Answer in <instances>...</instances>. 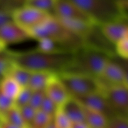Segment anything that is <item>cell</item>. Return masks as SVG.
Listing matches in <instances>:
<instances>
[{"label":"cell","instance_id":"obj_3","mask_svg":"<svg viewBox=\"0 0 128 128\" xmlns=\"http://www.w3.org/2000/svg\"><path fill=\"white\" fill-rule=\"evenodd\" d=\"M97 26L126 20L118 8L116 0H73Z\"/></svg>","mask_w":128,"mask_h":128},{"label":"cell","instance_id":"obj_31","mask_svg":"<svg viewBox=\"0 0 128 128\" xmlns=\"http://www.w3.org/2000/svg\"><path fill=\"white\" fill-rule=\"evenodd\" d=\"M14 106V100L6 97L0 92V121H2L6 112Z\"/></svg>","mask_w":128,"mask_h":128},{"label":"cell","instance_id":"obj_17","mask_svg":"<svg viewBox=\"0 0 128 128\" xmlns=\"http://www.w3.org/2000/svg\"><path fill=\"white\" fill-rule=\"evenodd\" d=\"M32 72L13 62L7 76L12 78L22 88L26 87Z\"/></svg>","mask_w":128,"mask_h":128},{"label":"cell","instance_id":"obj_2","mask_svg":"<svg viewBox=\"0 0 128 128\" xmlns=\"http://www.w3.org/2000/svg\"><path fill=\"white\" fill-rule=\"evenodd\" d=\"M31 38H47L54 41L68 52L75 53L84 47V40L65 28L54 16L44 24L30 32Z\"/></svg>","mask_w":128,"mask_h":128},{"label":"cell","instance_id":"obj_38","mask_svg":"<svg viewBox=\"0 0 128 128\" xmlns=\"http://www.w3.org/2000/svg\"><path fill=\"white\" fill-rule=\"evenodd\" d=\"M6 49V46L0 40V52L3 51L4 50Z\"/></svg>","mask_w":128,"mask_h":128},{"label":"cell","instance_id":"obj_19","mask_svg":"<svg viewBox=\"0 0 128 128\" xmlns=\"http://www.w3.org/2000/svg\"><path fill=\"white\" fill-rule=\"evenodd\" d=\"M24 5L34 8L53 16L54 0H26Z\"/></svg>","mask_w":128,"mask_h":128},{"label":"cell","instance_id":"obj_8","mask_svg":"<svg viewBox=\"0 0 128 128\" xmlns=\"http://www.w3.org/2000/svg\"><path fill=\"white\" fill-rule=\"evenodd\" d=\"M52 16L94 24L84 11L75 4L73 0H54Z\"/></svg>","mask_w":128,"mask_h":128},{"label":"cell","instance_id":"obj_15","mask_svg":"<svg viewBox=\"0 0 128 128\" xmlns=\"http://www.w3.org/2000/svg\"><path fill=\"white\" fill-rule=\"evenodd\" d=\"M82 109L84 122L89 128H106L108 121L101 114L83 105Z\"/></svg>","mask_w":128,"mask_h":128},{"label":"cell","instance_id":"obj_18","mask_svg":"<svg viewBox=\"0 0 128 128\" xmlns=\"http://www.w3.org/2000/svg\"><path fill=\"white\" fill-rule=\"evenodd\" d=\"M52 74L47 72H32L26 87L32 91L44 88L48 80Z\"/></svg>","mask_w":128,"mask_h":128},{"label":"cell","instance_id":"obj_33","mask_svg":"<svg viewBox=\"0 0 128 128\" xmlns=\"http://www.w3.org/2000/svg\"><path fill=\"white\" fill-rule=\"evenodd\" d=\"M118 8L122 16L128 19V0H116Z\"/></svg>","mask_w":128,"mask_h":128},{"label":"cell","instance_id":"obj_35","mask_svg":"<svg viewBox=\"0 0 128 128\" xmlns=\"http://www.w3.org/2000/svg\"><path fill=\"white\" fill-rule=\"evenodd\" d=\"M71 128H89L84 122H75L71 123Z\"/></svg>","mask_w":128,"mask_h":128},{"label":"cell","instance_id":"obj_23","mask_svg":"<svg viewBox=\"0 0 128 128\" xmlns=\"http://www.w3.org/2000/svg\"><path fill=\"white\" fill-rule=\"evenodd\" d=\"M13 64L10 55V50H4L0 52V81L8 75Z\"/></svg>","mask_w":128,"mask_h":128},{"label":"cell","instance_id":"obj_13","mask_svg":"<svg viewBox=\"0 0 128 128\" xmlns=\"http://www.w3.org/2000/svg\"><path fill=\"white\" fill-rule=\"evenodd\" d=\"M100 27L102 34L114 45L122 38L128 34V20H126L105 24Z\"/></svg>","mask_w":128,"mask_h":128},{"label":"cell","instance_id":"obj_6","mask_svg":"<svg viewBox=\"0 0 128 128\" xmlns=\"http://www.w3.org/2000/svg\"><path fill=\"white\" fill-rule=\"evenodd\" d=\"M52 16L46 12L23 5L12 14V20L16 24L30 34L31 31L44 24Z\"/></svg>","mask_w":128,"mask_h":128},{"label":"cell","instance_id":"obj_30","mask_svg":"<svg viewBox=\"0 0 128 128\" xmlns=\"http://www.w3.org/2000/svg\"><path fill=\"white\" fill-rule=\"evenodd\" d=\"M58 108V107L46 95L38 111H41L50 116H54Z\"/></svg>","mask_w":128,"mask_h":128},{"label":"cell","instance_id":"obj_5","mask_svg":"<svg viewBox=\"0 0 128 128\" xmlns=\"http://www.w3.org/2000/svg\"><path fill=\"white\" fill-rule=\"evenodd\" d=\"M58 75L71 97L78 98L102 92L100 81L94 76L74 72H62Z\"/></svg>","mask_w":128,"mask_h":128},{"label":"cell","instance_id":"obj_27","mask_svg":"<svg viewBox=\"0 0 128 128\" xmlns=\"http://www.w3.org/2000/svg\"><path fill=\"white\" fill-rule=\"evenodd\" d=\"M115 52L118 56L127 60L128 57V34L124 36L114 45Z\"/></svg>","mask_w":128,"mask_h":128},{"label":"cell","instance_id":"obj_24","mask_svg":"<svg viewBox=\"0 0 128 128\" xmlns=\"http://www.w3.org/2000/svg\"><path fill=\"white\" fill-rule=\"evenodd\" d=\"M32 91L28 87L22 88L20 93L14 100V106L18 109H20L29 104L30 98Z\"/></svg>","mask_w":128,"mask_h":128},{"label":"cell","instance_id":"obj_22","mask_svg":"<svg viewBox=\"0 0 128 128\" xmlns=\"http://www.w3.org/2000/svg\"><path fill=\"white\" fill-rule=\"evenodd\" d=\"M38 46L36 50L46 52H68L62 47L54 41L47 38H42L37 40Z\"/></svg>","mask_w":128,"mask_h":128},{"label":"cell","instance_id":"obj_16","mask_svg":"<svg viewBox=\"0 0 128 128\" xmlns=\"http://www.w3.org/2000/svg\"><path fill=\"white\" fill-rule=\"evenodd\" d=\"M22 87L10 76H5L0 81V92L10 99L14 100Z\"/></svg>","mask_w":128,"mask_h":128},{"label":"cell","instance_id":"obj_10","mask_svg":"<svg viewBox=\"0 0 128 128\" xmlns=\"http://www.w3.org/2000/svg\"><path fill=\"white\" fill-rule=\"evenodd\" d=\"M76 99L83 106L100 112L108 121L118 115L111 107L106 97L101 93L94 94Z\"/></svg>","mask_w":128,"mask_h":128},{"label":"cell","instance_id":"obj_12","mask_svg":"<svg viewBox=\"0 0 128 128\" xmlns=\"http://www.w3.org/2000/svg\"><path fill=\"white\" fill-rule=\"evenodd\" d=\"M31 39L30 34L16 24L13 21L0 28V40L7 46Z\"/></svg>","mask_w":128,"mask_h":128},{"label":"cell","instance_id":"obj_7","mask_svg":"<svg viewBox=\"0 0 128 128\" xmlns=\"http://www.w3.org/2000/svg\"><path fill=\"white\" fill-rule=\"evenodd\" d=\"M102 90L111 85H122L128 87V73L117 61L110 58L106 62L100 76L98 77Z\"/></svg>","mask_w":128,"mask_h":128},{"label":"cell","instance_id":"obj_36","mask_svg":"<svg viewBox=\"0 0 128 128\" xmlns=\"http://www.w3.org/2000/svg\"><path fill=\"white\" fill-rule=\"evenodd\" d=\"M0 128H19L16 126L11 125L10 124L8 123V122H4V121H1L0 122Z\"/></svg>","mask_w":128,"mask_h":128},{"label":"cell","instance_id":"obj_9","mask_svg":"<svg viewBox=\"0 0 128 128\" xmlns=\"http://www.w3.org/2000/svg\"><path fill=\"white\" fill-rule=\"evenodd\" d=\"M102 94L118 114L128 117V87L122 85H111L104 88Z\"/></svg>","mask_w":128,"mask_h":128},{"label":"cell","instance_id":"obj_34","mask_svg":"<svg viewBox=\"0 0 128 128\" xmlns=\"http://www.w3.org/2000/svg\"><path fill=\"white\" fill-rule=\"evenodd\" d=\"M11 21H12L11 16L0 13V28L2 27L3 25H4L7 22H10Z\"/></svg>","mask_w":128,"mask_h":128},{"label":"cell","instance_id":"obj_25","mask_svg":"<svg viewBox=\"0 0 128 128\" xmlns=\"http://www.w3.org/2000/svg\"><path fill=\"white\" fill-rule=\"evenodd\" d=\"M53 116H50L40 111H37L33 121L29 128H47Z\"/></svg>","mask_w":128,"mask_h":128},{"label":"cell","instance_id":"obj_37","mask_svg":"<svg viewBox=\"0 0 128 128\" xmlns=\"http://www.w3.org/2000/svg\"><path fill=\"white\" fill-rule=\"evenodd\" d=\"M47 128H56V126H55L54 121V116L52 118V120H51V121H50V124H49Z\"/></svg>","mask_w":128,"mask_h":128},{"label":"cell","instance_id":"obj_28","mask_svg":"<svg viewBox=\"0 0 128 128\" xmlns=\"http://www.w3.org/2000/svg\"><path fill=\"white\" fill-rule=\"evenodd\" d=\"M54 121L56 128H71V122L64 114L60 108H58L54 115Z\"/></svg>","mask_w":128,"mask_h":128},{"label":"cell","instance_id":"obj_11","mask_svg":"<svg viewBox=\"0 0 128 128\" xmlns=\"http://www.w3.org/2000/svg\"><path fill=\"white\" fill-rule=\"evenodd\" d=\"M44 91L46 96L58 108L70 97L63 83L60 79L58 75L56 74L51 75L46 82Z\"/></svg>","mask_w":128,"mask_h":128},{"label":"cell","instance_id":"obj_26","mask_svg":"<svg viewBox=\"0 0 128 128\" xmlns=\"http://www.w3.org/2000/svg\"><path fill=\"white\" fill-rule=\"evenodd\" d=\"M21 118L26 128H29L31 126L37 111L32 108L30 105H27L19 109Z\"/></svg>","mask_w":128,"mask_h":128},{"label":"cell","instance_id":"obj_20","mask_svg":"<svg viewBox=\"0 0 128 128\" xmlns=\"http://www.w3.org/2000/svg\"><path fill=\"white\" fill-rule=\"evenodd\" d=\"M1 121L8 122L19 128H26L21 118L20 110L14 106L6 112Z\"/></svg>","mask_w":128,"mask_h":128},{"label":"cell","instance_id":"obj_21","mask_svg":"<svg viewBox=\"0 0 128 128\" xmlns=\"http://www.w3.org/2000/svg\"><path fill=\"white\" fill-rule=\"evenodd\" d=\"M24 4V1L21 0H0V13L12 17V14Z\"/></svg>","mask_w":128,"mask_h":128},{"label":"cell","instance_id":"obj_4","mask_svg":"<svg viewBox=\"0 0 128 128\" xmlns=\"http://www.w3.org/2000/svg\"><path fill=\"white\" fill-rule=\"evenodd\" d=\"M110 58L103 52L84 46L75 52L72 64L64 72L84 74L98 78Z\"/></svg>","mask_w":128,"mask_h":128},{"label":"cell","instance_id":"obj_32","mask_svg":"<svg viewBox=\"0 0 128 128\" xmlns=\"http://www.w3.org/2000/svg\"><path fill=\"white\" fill-rule=\"evenodd\" d=\"M106 128H128V117L118 115L112 118L108 121Z\"/></svg>","mask_w":128,"mask_h":128},{"label":"cell","instance_id":"obj_29","mask_svg":"<svg viewBox=\"0 0 128 128\" xmlns=\"http://www.w3.org/2000/svg\"><path fill=\"white\" fill-rule=\"evenodd\" d=\"M45 96L46 93H45L44 88L32 91L28 105H30L36 111H38Z\"/></svg>","mask_w":128,"mask_h":128},{"label":"cell","instance_id":"obj_1","mask_svg":"<svg viewBox=\"0 0 128 128\" xmlns=\"http://www.w3.org/2000/svg\"><path fill=\"white\" fill-rule=\"evenodd\" d=\"M10 55L14 63L31 72L42 71L59 74L70 67L74 53L46 52L35 49L23 52L10 50Z\"/></svg>","mask_w":128,"mask_h":128},{"label":"cell","instance_id":"obj_14","mask_svg":"<svg viewBox=\"0 0 128 128\" xmlns=\"http://www.w3.org/2000/svg\"><path fill=\"white\" fill-rule=\"evenodd\" d=\"M59 108H61L71 123L84 122L82 105L74 98L70 96Z\"/></svg>","mask_w":128,"mask_h":128}]
</instances>
